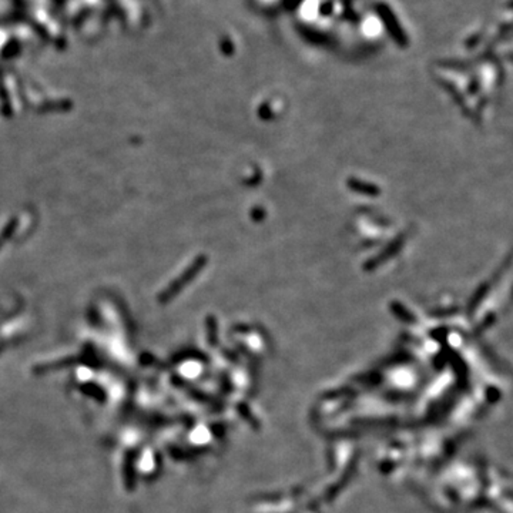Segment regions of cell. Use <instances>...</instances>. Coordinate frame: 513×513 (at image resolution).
<instances>
[{
	"mask_svg": "<svg viewBox=\"0 0 513 513\" xmlns=\"http://www.w3.org/2000/svg\"><path fill=\"white\" fill-rule=\"evenodd\" d=\"M260 2H262L264 5H274V3H277L278 0H260Z\"/></svg>",
	"mask_w": 513,
	"mask_h": 513,
	"instance_id": "6da1fadb",
	"label": "cell"
}]
</instances>
